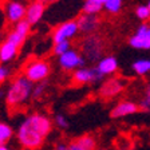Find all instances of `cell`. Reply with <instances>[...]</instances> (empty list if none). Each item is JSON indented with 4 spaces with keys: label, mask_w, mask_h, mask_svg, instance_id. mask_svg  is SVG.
<instances>
[{
    "label": "cell",
    "mask_w": 150,
    "mask_h": 150,
    "mask_svg": "<svg viewBox=\"0 0 150 150\" xmlns=\"http://www.w3.org/2000/svg\"><path fill=\"white\" fill-rule=\"evenodd\" d=\"M54 129L52 118L46 112H28L15 127V139L24 150H39Z\"/></svg>",
    "instance_id": "1"
},
{
    "label": "cell",
    "mask_w": 150,
    "mask_h": 150,
    "mask_svg": "<svg viewBox=\"0 0 150 150\" xmlns=\"http://www.w3.org/2000/svg\"><path fill=\"white\" fill-rule=\"evenodd\" d=\"M34 82H31L25 75H18L9 82L6 88L4 102L8 109H20L32 99Z\"/></svg>",
    "instance_id": "2"
},
{
    "label": "cell",
    "mask_w": 150,
    "mask_h": 150,
    "mask_svg": "<svg viewBox=\"0 0 150 150\" xmlns=\"http://www.w3.org/2000/svg\"><path fill=\"white\" fill-rule=\"evenodd\" d=\"M106 50L107 43L102 35L98 32L83 35V39L81 40V52L87 62L95 64L102 56H105Z\"/></svg>",
    "instance_id": "3"
},
{
    "label": "cell",
    "mask_w": 150,
    "mask_h": 150,
    "mask_svg": "<svg viewBox=\"0 0 150 150\" xmlns=\"http://www.w3.org/2000/svg\"><path fill=\"white\" fill-rule=\"evenodd\" d=\"M51 64L46 59H31L28 60L24 66L23 75H25L28 79L34 83L47 81L51 75Z\"/></svg>",
    "instance_id": "4"
},
{
    "label": "cell",
    "mask_w": 150,
    "mask_h": 150,
    "mask_svg": "<svg viewBox=\"0 0 150 150\" xmlns=\"http://www.w3.org/2000/svg\"><path fill=\"white\" fill-rule=\"evenodd\" d=\"M126 88V82L119 76H109L100 82V86L98 88V95L102 99H112L121 95Z\"/></svg>",
    "instance_id": "5"
},
{
    "label": "cell",
    "mask_w": 150,
    "mask_h": 150,
    "mask_svg": "<svg viewBox=\"0 0 150 150\" xmlns=\"http://www.w3.org/2000/svg\"><path fill=\"white\" fill-rule=\"evenodd\" d=\"M86 62L87 60L82 55L81 50H76V48H70L67 52L58 56V66L64 72H74L75 70L86 66Z\"/></svg>",
    "instance_id": "6"
},
{
    "label": "cell",
    "mask_w": 150,
    "mask_h": 150,
    "mask_svg": "<svg viewBox=\"0 0 150 150\" xmlns=\"http://www.w3.org/2000/svg\"><path fill=\"white\" fill-rule=\"evenodd\" d=\"M71 81L75 86H91V84L100 83L103 78L97 71L95 66H83L72 72Z\"/></svg>",
    "instance_id": "7"
},
{
    "label": "cell",
    "mask_w": 150,
    "mask_h": 150,
    "mask_svg": "<svg viewBox=\"0 0 150 150\" xmlns=\"http://www.w3.org/2000/svg\"><path fill=\"white\" fill-rule=\"evenodd\" d=\"M79 34V28L76 20H66V22L58 24L52 30L51 40L52 43H60V42H71L74 38Z\"/></svg>",
    "instance_id": "8"
},
{
    "label": "cell",
    "mask_w": 150,
    "mask_h": 150,
    "mask_svg": "<svg viewBox=\"0 0 150 150\" xmlns=\"http://www.w3.org/2000/svg\"><path fill=\"white\" fill-rule=\"evenodd\" d=\"M129 46L134 50H150V23H141L127 40Z\"/></svg>",
    "instance_id": "9"
},
{
    "label": "cell",
    "mask_w": 150,
    "mask_h": 150,
    "mask_svg": "<svg viewBox=\"0 0 150 150\" xmlns=\"http://www.w3.org/2000/svg\"><path fill=\"white\" fill-rule=\"evenodd\" d=\"M31 28H32V25L24 19L22 22L13 24V27L11 28V31L7 34L6 40L11 42V43H13L18 47H22L25 43L27 38L30 36V34H31Z\"/></svg>",
    "instance_id": "10"
},
{
    "label": "cell",
    "mask_w": 150,
    "mask_h": 150,
    "mask_svg": "<svg viewBox=\"0 0 150 150\" xmlns=\"http://www.w3.org/2000/svg\"><path fill=\"white\" fill-rule=\"evenodd\" d=\"M25 12H27V6L20 0H8L4 6V13L11 24L22 22L25 19Z\"/></svg>",
    "instance_id": "11"
},
{
    "label": "cell",
    "mask_w": 150,
    "mask_h": 150,
    "mask_svg": "<svg viewBox=\"0 0 150 150\" xmlns=\"http://www.w3.org/2000/svg\"><path fill=\"white\" fill-rule=\"evenodd\" d=\"M138 111H141V109L137 102L130 99H122L112 106L111 111H110V117L112 119H121L125 117L134 115Z\"/></svg>",
    "instance_id": "12"
},
{
    "label": "cell",
    "mask_w": 150,
    "mask_h": 150,
    "mask_svg": "<svg viewBox=\"0 0 150 150\" xmlns=\"http://www.w3.org/2000/svg\"><path fill=\"white\" fill-rule=\"evenodd\" d=\"M75 20H76V24H78L79 32L83 34V35L95 34L100 27L99 15H90V13H83L82 12Z\"/></svg>",
    "instance_id": "13"
},
{
    "label": "cell",
    "mask_w": 150,
    "mask_h": 150,
    "mask_svg": "<svg viewBox=\"0 0 150 150\" xmlns=\"http://www.w3.org/2000/svg\"><path fill=\"white\" fill-rule=\"evenodd\" d=\"M95 69L105 79L109 76H114L117 74L119 69V62L114 55H105L95 63Z\"/></svg>",
    "instance_id": "14"
},
{
    "label": "cell",
    "mask_w": 150,
    "mask_h": 150,
    "mask_svg": "<svg viewBox=\"0 0 150 150\" xmlns=\"http://www.w3.org/2000/svg\"><path fill=\"white\" fill-rule=\"evenodd\" d=\"M44 12H46V4L34 0L31 4L27 6L25 20L31 25H35V24H38V23H40V20L44 16Z\"/></svg>",
    "instance_id": "15"
},
{
    "label": "cell",
    "mask_w": 150,
    "mask_h": 150,
    "mask_svg": "<svg viewBox=\"0 0 150 150\" xmlns=\"http://www.w3.org/2000/svg\"><path fill=\"white\" fill-rule=\"evenodd\" d=\"M19 50H20V47L15 46L13 43L4 39L0 44V63L8 64V63L13 62L16 59V56L19 55Z\"/></svg>",
    "instance_id": "16"
},
{
    "label": "cell",
    "mask_w": 150,
    "mask_h": 150,
    "mask_svg": "<svg viewBox=\"0 0 150 150\" xmlns=\"http://www.w3.org/2000/svg\"><path fill=\"white\" fill-rule=\"evenodd\" d=\"M131 71L137 76H146L150 74V59L149 58H139L131 63Z\"/></svg>",
    "instance_id": "17"
},
{
    "label": "cell",
    "mask_w": 150,
    "mask_h": 150,
    "mask_svg": "<svg viewBox=\"0 0 150 150\" xmlns=\"http://www.w3.org/2000/svg\"><path fill=\"white\" fill-rule=\"evenodd\" d=\"M15 137V127L6 121H0V145H8Z\"/></svg>",
    "instance_id": "18"
},
{
    "label": "cell",
    "mask_w": 150,
    "mask_h": 150,
    "mask_svg": "<svg viewBox=\"0 0 150 150\" xmlns=\"http://www.w3.org/2000/svg\"><path fill=\"white\" fill-rule=\"evenodd\" d=\"M75 141H76V144L83 150H97L98 142H97V138L94 137L93 134H83L81 137L75 138Z\"/></svg>",
    "instance_id": "19"
},
{
    "label": "cell",
    "mask_w": 150,
    "mask_h": 150,
    "mask_svg": "<svg viewBox=\"0 0 150 150\" xmlns=\"http://www.w3.org/2000/svg\"><path fill=\"white\" fill-rule=\"evenodd\" d=\"M103 9V3L99 0H83L82 4V12L90 13V15H99V12Z\"/></svg>",
    "instance_id": "20"
},
{
    "label": "cell",
    "mask_w": 150,
    "mask_h": 150,
    "mask_svg": "<svg viewBox=\"0 0 150 150\" xmlns=\"http://www.w3.org/2000/svg\"><path fill=\"white\" fill-rule=\"evenodd\" d=\"M50 87V83H48V79L43 82H38L34 84V88H32V99L34 100H39L42 98L46 97L47 91Z\"/></svg>",
    "instance_id": "21"
},
{
    "label": "cell",
    "mask_w": 150,
    "mask_h": 150,
    "mask_svg": "<svg viewBox=\"0 0 150 150\" xmlns=\"http://www.w3.org/2000/svg\"><path fill=\"white\" fill-rule=\"evenodd\" d=\"M138 105H139L141 111L146 112V114H150V81L147 82L146 86H145Z\"/></svg>",
    "instance_id": "22"
},
{
    "label": "cell",
    "mask_w": 150,
    "mask_h": 150,
    "mask_svg": "<svg viewBox=\"0 0 150 150\" xmlns=\"http://www.w3.org/2000/svg\"><path fill=\"white\" fill-rule=\"evenodd\" d=\"M123 7V0H106L103 3V9L110 15H118Z\"/></svg>",
    "instance_id": "23"
},
{
    "label": "cell",
    "mask_w": 150,
    "mask_h": 150,
    "mask_svg": "<svg viewBox=\"0 0 150 150\" xmlns=\"http://www.w3.org/2000/svg\"><path fill=\"white\" fill-rule=\"evenodd\" d=\"M52 122H54V126L56 129H59V130H69L70 127V121L69 118L63 114V112H56L54 114L52 117Z\"/></svg>",
    "instance_id": "24"
},
{
    "label": "cell",
    "mask_w": 150,
    "mask_h": 150,
    "mask_svg": "<svg viewBox=\"0 0 150 150\" xmlns=\"http://www.w3.org/2000/svg\"><path fill=\"white\" fill-rule=\"evenodd\" d=\"M135 18L142 23H147L150 20V8L146 4H139V6L135 7L134 9Z\"/></svg>",
    "instance_id": "25"
},
{
    "label": "cell",
    "mask_w": 150,
    "mask_h": 150,
    "mask_svg": "<svg viewBox=\"0 0 150 150\" xmlns=\"http://www.w3.org/2000/svg\"><path fill=\"white\" fill-rule=\"evenodd\" d=\"M52 150H83V149L76 144V141L72 139V141H69V142H64V141L56 142Z\"/></svg>",
    "instance_id": "26"
},
{
    "label": "cell",
    "mask_w": 150,
    "mask_h": 150,
    "mask_svg": "<svg viewBox=\"0 0 150 150\" xmlns=\"http://www.w3.org/2000/svg\"><path fill=\"white\" fill-rule=\"evenodd\" d=\"M12 76V69L6 63H0V86L8 82Z\"/></svg>",
    "instance_id": "27"
},
{
    "label": "cell",
    "mask_w": 150,
    "mask_h": 150,
    "mask_svg": "<svg viewBox=\"0 0 150 150\" xmlns=\"http://www.w3.org/2000/svg\"><path fill=\"white\" fill-rule=\"evenodd\" d=\"M70 48H72L71 42H60V43H55L54 47H52V54L58 58V56H60L62 54L67 52Z\"/></svg>",
    "instance_id": "28"
},
{
    "label": "cell",
    "mask_w": 150,
    "mask_h": 150,
    "mask_svg": "<svg viewBox=\"0 0 150 150\" xmlns=\"http://www.w3.org/2000/svg\"><path fill=\"white\" fill-rule=\"evenodd\" d=\"M36 1H40L43 4H52V3H58L60 0H36Z\"/></svg>",
    "instance_id": "29"
},
{
    "label": "cell",
    "mask_w": 150,
    "mask_h": 150,
    "mask_svg": "<svg viewBox=\"0 0 150 150\" xmlns=\"http://www.w3.org/2000/svg\"><path fill=\"white\" fill-rule=\"evenodd\" d=\"M0 150H12V147H9L8 145H0Z\"/></svg>",
    "instance_id": "30"
},
{
    "label": "cell",
    "mask_w": 150,
    "mask_h": 150,
    "mask_svg": "<svg viewBox=\"0 0 150 150\" xmlns=\"http://www.w3.org/2000/svg\"><path fill=\"white\" fill-rule=\"evenodd\" d=\"M1 42H3V35H1V32H0V44H1Z\"/></svg>",
    "instance_id": "31"
},
{
    "label": "cell",
    "mask_w": 150,
    "mask_h": 150,
    "mask_svg": "<svg viewBox=\"0 0 150 150\" xmlns=\"http://www.w3.org/2000/svg\"><path fill=\"white\" fill-rule=\"evenodd\" d=\"M146 6H147V7H149V8H150V0H147V4H146Z\"/></svg>",
    "instance_id": "32"
},
{
    "label": "cell",
    "mask_w": 150,
    "mask_h": 150,
    "mask_svg": "<svg viewBox=\"0 0 150 150\" xmlns=\"http://www.w3.org/2000/svg\"><path fill=\"white\" fill-rule=\"evenodd\" d=\"M99 1H100V3H105V1H106V0H99Z\"/></svg>",
    "instance_id": "33"
},
{
    "label": "cell",
    "mask_w": 150,
    "mask_h": 150,
    "mask_svg": "<svg viewBox=\"0 0 150 150\" xmlns=\"http://www.w3.org/2000/svg\"><path fill=\"white\" fill-rule=\"evenodd\" d=\"M99 150H106V149H99Z\"/></svg>",
    "instance_id": "34"
}]
</instances>
